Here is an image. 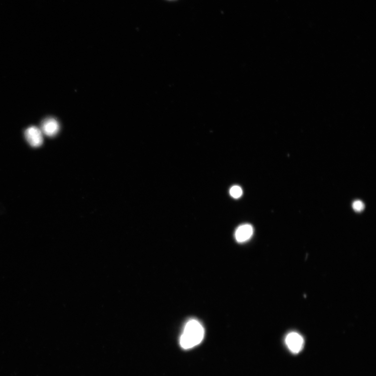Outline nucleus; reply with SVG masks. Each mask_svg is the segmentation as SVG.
Masks as SVG:
<instances>
[{"label":"nucleus","mask_w":376,"mask_h":376,"mask_svg":"<svg viewBox=\"0 0 376 376\" xmlns=\"http://www.w3.org/2000/svg\"><path fill=\"white\" fill-rule=\"evenodd\" d=\"M254 233V228L250 224H244L237 228L235 231V238L239 243L248 241Z\"/></svg>","instance_id":"39448f33"},{"label":"nucleus","mask_w":376,"mask_h":376,"mask_svg":"<svg viewBox=\"0 0 376 376\" xmlns=\"http://www.w3.org/2000/svg\"><path fill=\"white\" fill-rule=\"evenodd\" d=\"M205 330L201 323L196 320L188 321L186 324L180 344L185 350L190 349L199 344L204 338Z\"/></svg>","instance_id":"f257e3e1"},{"label":"nucleus","mask_w":376,"mask_h":376,"mask_svg":"<svg viewBox=\"0 0 376 376\" xmlns=\"http://www.w3.org/2000/svg\"><path fill=\"white\" fill-rule=\"evenodd\" d=\"M352 207L354 211L360 212L364 210L365 205L362 201L357 200L353 202Z\"/></svg>","instance_id":"0eeeda50"},{"label":"nucleus","mask_w":376,"mask_h":376,"mask_svg":"<svg viewBox=\"0 0 376 376\" xmlns=\"http://www.w3.org/2000/svg\"><path fill=\"white\" fill-rule=\"evenodd\" d=\"M40 129L43 134L48 137H54L58 133L60 125L55 118L49 117L42 121Z\"/></svg>","instance_id":"20e7f679"},{"label":"nucleus","mask_w":376,"mask_h":376,"mask_svg":"<svg viewBox=\"0 0 376 376\" xmlns=\"http://www.w3.org/2000/svg\"><path fill=\"white\" fill-rule=\"evenodd\" d=\"M285 343L288 350L294 354L300 353L305 345L304 339L296 332H291L287 335Z\"/></svg>","instance_id":"f03ea898"},{"label":"nucleus","mask_w":376,"mask_h":376,"mask_svg":"<svg viewBox=\"0 0 376 376\" xmlns=\"http://www.w3.org/2000/svg\"><path fill=\"white\" fill-rule=\"evenodd\" d=\"M229 192L230 196L235 199L240 198L243 194L242 189L238 186H234L231 187Z\"/></svg>","instance_id":"423d86ee"},{"label":"nucleus","mask_w":376,"mask_h":376,"mask_svg":"<svg viewBox=\"0 0 376 376\" xmlns=\"http://www.w3.org/2000/svg\"><path fill=\"white\" fill-rule=\"evenodd\" d=\"M24 134L26 141L31 147L38 148L42 146L43 134L40 128L36 126L28 127Z\"/></svg>","instance_id":"7ed1b4c3"}]
</instances>
